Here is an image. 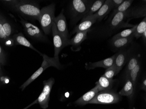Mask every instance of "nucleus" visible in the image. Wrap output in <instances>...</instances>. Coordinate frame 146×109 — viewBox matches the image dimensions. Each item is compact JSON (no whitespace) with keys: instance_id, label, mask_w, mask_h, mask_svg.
Segmentation results:
<instances>
[{"instance_id":"1","label":"nucleus","mask_w":146,"mask_h":109,"mask_svg":"<svg viewBox=\"0 0 146 109\" xmlns=\"http://www.w3.org/2000/svg\"><path fill=\"white\" fill-rule=\"evenodd\" d=\"M70 1V12L71 22L75 24L85 17L94 1L73 0Z\"/></svg>"},{"instance_id":"15","label":"nucleus","mask_w":146,"mask_h":109,"mask_svg":"<svg viewBox=\"0 0 146 109\" xmlns=\"http://www.w3.org/2000/svg\"><path fill=\"white\" fill-rule=\"evenodd\" d=\"M97 86L92 89V90L85 93L82 96L79 98L76 101L75 103L80 105H84L89 104V102L95 97L96 95L99 92Z\"/></svg>"},{"instance_id":"33","label":"nucleus","mask_w":146,"mask_h":109,"mask_svg":"<svg viewBox=\"0 0 146 109\" xmlns=\"http://www.w3.org/2000/svg\"><path fill=\"white\" fill-rule=\"evenodd\" d=\"M123 0H111V4L113 7V9H115L118 8L123 2Z\"/></svg>"},{"instance_id":"29","label":"nucleus","mask_w":146,"mask_h":109,"mask_svg":"<svg viewBox=\"0 0 146 109\" xmlns=\"http://www.w3.org/2000/svg\"><path fill=\"white\" fill-rule=\"evenodd\" d=\"M37 103L39 104L42 108L44 109H46L49 106L50 97L46 96L42 92L39 95L38 99H37Z\"/></svg>"},{"instance_id":"13","label":"nucleus","mask_w":146,"mask_h":109,"mask_svg":"<svg viewBox=\"0 0 146 109\" xmlns=\"http://www.w3.org/2000/svg\"><path fill=\"white\" fill-rule=\"evenodd\" d=\"M88 31L78 32L76 33L73 38L69 39L68 45L72 46L71 48L73 51H79L78 48H79V50L80 49L81 44L87 38Z\"/></svg>"},{"instance_id":"35","label":"nucleus","mask_w":146,"mask_h":109,"mask_svg":"<svg viewBox=\"0 0 146 109\" xmlns=\"http://www.w3.org/2000/svg\"><path fill=\"white\" fill-rule=\"evenodd\" d=\"M142 89L143 90H144L146 91V79H144V80L143 81L142 83L141 86Z\"/></svg>"},{"instance_id":"23","label":"nucleus","mask_w":146,"mask_h":109,"mask_svg":"<svg viewBox=\"0 0 146 109\" xmlns=\"http://www.w3.org/2000/svg\"><path fill=\"white\" fill-rule=\"evenodd\" d=\"M137 25H134L133 27L129 29H125L123 30L122 32L118 33V34L115 35L112 39H115L117 38H125L130 37L133 36V34L137 28Z\"/></svg>"},{"instance_id":"7","label":"nucleus","mask_w":146,"mask_h":109,"mask_svg":"<svg viewBox=\"0 0 146 109\" xmlns=\"http://www.w3.org/2000/svg\"><path fill=\"white\" fill-rule=\"evenodd\" d=\"M53 41L54 47V57L59 56V53L66 46L68 45L69 39L65 38L59 32L57 31L56 27L55 24L54 22L52 27Z\"/></svg>"},{"instance_id":"6","label":"nucleus","mask_w":146,"mask_h":109,"mask_svg":"<svg viewBox=\"0 0 146 109\" xmlns=\"http://www.w3.org/2000/svg\"><path fill=\"white\" fill-rule=\"evenodd\" d=\"M21 23L25 32L29 36L41 41H46V38L37 26L23 19H21Z\"/></svg>"},{"instance_id":"20","label":"nucleus","mask_w":146,"mask_h":109,"mask_svg":"<svg viewBox=\"0 0 146 109\" xmlns=\"http://www.w3.org/2000/svg\"><path fill=\"white\" fill-rule=\"evenodd\" d=\"M134 87L130 79L127 78V81L123 88L119 92V95L123 96H130L133 94Z\"/></svg>"},{"instance_id":"37","label":"nucleus","mask_w":146,"mask_h":109,"mask_svg":"<svg viewBox=\"0 0 146 109\" xmlns=\"http://www.w3.org/2000/svg\"><path fill=\"white\" fill-rule=\"evenodd\" d=\"M37 103V100H36L34 102H33L32 104H30V105H29L28 106H26V107H25V108H24V109H28L29 107H30V106H32L33 105L35 104H36V103Z\"/></svg>"},{"instance_id":"36","label":"nucleus","mask_w":146,"mask_h":109,"mask_svg":"<svg viewBox=\"0 0 146 109\" xmlns=\"http://www.w3.org/2000/svg\"><path fill=\"white\" fill-rule=\"evenodd\" d=\"M142 38L143 40V41H144L145 43H146V30L143 33L141 37Z\"/></svg>"},{"instance_id":"8","label":"nucleus","mask_w":146,"mask_h":109,"mask_svg":"<svg viewBox=\"0 0 146 109\" xmlns=\"http://www.w3.org/2000/svg\"><path fill=\"white\" fill-rule=\"evenodd\" d=\"M113 18L110 24V28L112 29H116L117 28H127V27H133L134 25L129 24L127 22H125L126 19L125 12H119L113 15Z\"/></svg>"},{"instance_id":"39","label":"nucleus","mask_w":146,"mask_h":109,"mask_svg":"<svg viewBox=\"0 0 146 109\" xmlns=\"http://www.w3.org/2000/svg\"><path fill=\"white\" fill-rule=\"evenodd\" d=\"M1 64H0V66H1Z\"/></svg>"},{"instance_id":"21","label":"nucleus","mask_w":146,"mask_h":109,"mask_svg":"<svg viewBox=\"0 0 146 109\" xmlns=\"http://www.w3.org/2000/svg\"><path fill=\"white\" fill-rule=\"evenodd\" d=\"M140 69H141V64L139 62L137 66L130 71V73L129 74L128 76L127 77V78H129L130 79L132 83L133 84L134 91L135 90L136 83H137V79L140 72Z\"/></svg>"},{"instance_id":"25","label":"nucleus","mask_w":146,"mask_h":109,"mask_svg":"<svg viewBox=\"0 0 146 109\" xmlns=\"http://www.w3.org/2000/svg\"><path fill=\"white\" fill-rule=\"evenodd\" d=\"M140 55H134L130 58L129 61L127 65V69H126V77H128L130 71L133 69L140 62Z\"/></svg>"},{"instance_id":"19","label":"nucleus","mask_w":146,"mask_h":109,"mask_svg":"<svg viewBox=\"0 0 146 109\" xmlns=\"http://www.w3.org/2000/svg\"><path fill=\"white\" fill-rule=\"evenodd\" d=\"M113 83V79H108L102 76L96 83V86L99 92L110 91L112 87Z\"/></svg>"},{"instance_id":"22","label":"nucleus","mask_w":146,"mask_h":109,"mask_svg":"<svg viewBox=\"0 0 146 109\" xmlns=\"http://www.w3.org/2000/svg\"><path fill=\"white\" fill-rule=\"evenodd\" d=\"M105 1H104V0L94 1V2H93L92 5L91 6L87 14H86V16H85L84 18L96 14L100 9L102 6L103 5Z\"/></svg>"},{"instance_id":"17","label":"nucleus","mask_w":146,"mask_h":109,"mask_svg":"<svg viewBox=\"0 0 146 109\" xmlns=\"http://www.w3.org/2000/svg\"><path fill=\"white\" fill-rule=\"evenodd\" d=\"M134 36L125 38H117L112 39L111 45L114 49L121 50L127 46L133 41Z\"/></svg>"},{"instance_id":"28","label":"nucleus","mask_w":146,"mask_h":109,"mask_svg":"<svg viewBox=\"0 0 146 109\" xmlns=\"http://www.w3.org/2000/svg\"><path fill=\"white\" fill-rule=\"evenodd\" d=\"M133 1H132V0L124 1L119 6L118 8L114 10L113 13L112 15L115 14L116 13H119V12H125L129 9Z\"/></svg>"},{"instance_id":"32","label":"nucleus","mask_w":146,"mask_h":109,"mask_svg":"<svg viewBox=\"0 0 146 109\" xmlns=\"http://www.w3.org/2000/svg\"><path fill=\"white\" fill-rule=\"evenodd\" d=\"M5 55L3 50L0 46V64L1 65H5Z\"/></svg>"},{"instance_id":"18","label":"nucleus","mask_w":146,"mask_h":109,"mask_svg":"<svg viewBox=\"0 0 146 109\" xmlns=\"http://www.w3.org/2000/svg\"><path fill=\"white\" fill-rule=\"evenodd\" d=\"M11 39L13 40L14 43H15L16 45H22V46L29 48L30 49L34 50L35 51L40 54V53L29 41L28 40L25 38V37L23 36L22 33H19L14 35L11 37Z\"/></svg>"},{"instance_id":"3","label":"nucleus","mask_w":146,"mask_h":109,"mask_svg":"<svg viewBox=\"0 0 146 109\" xmlns=\"http://www.w3.org/2000/svg\"><path fill=\"white\" fill-rule=\"evenodd\" d=\"M55 5L51 4L44 7L41 9L40 15L38 21L42 30L46 35L50 32L55 18Z\"/></svg>"},{"instance_id":"38","label":"nucleus","mask_w":146,"mask_h":109,"mask_svg":"<svg viewBox=\"0 0 146 109\" xmlns=\"http://www.w3.org/2000/svg\"><path fill=\"white\" fill-rule=\"evenodd\" d=\"M0 73H1V66H0Z\"/></svg>"},{"instance_id":"31","label":"nucleus","mask_w":146,"mask_h":109,"mask_svg":"<svg viewBox=\"0 0 146 109\" xmlns=\"http://www.w3.org/2000/svg\"><path fill=\"white\" fill-rule=\"evenodd\" d=\"M1 16L0 15V39L3 40V41H5L7 42V43L8 44L9 41L7 38L5 32H4V29H3V26H2V23H1Z\"/></svg>"},{"instance_id":"26","label":"nucleus","mask_w":146,"mask_h":109,"mask_svg":"<svg viewBox=\"0 0 146 109\" xmlns=\"http://www.w3.org/2000/svg\"><path fill=\"white\" fill-rule=\"evenodd\" d=\"M1 23H2V26H3V29H4V32L5 35L6 36L7 38L8 39L11 40V36L12 34V28L11 25L7 21V20L1 16Z\"/></svg>"},{"instance_id":"14","label":"nucleus","mask_w":146,"mask_h":109,"mask_svg":"<svg viewBox=\"0 0 146 109\" xmlns=\"http://www.w3.org/2000/svg\"><path fill=\"white\" fill-rule=\"evenodd\" d=\"M125 12L127 23L131 19L146 17V6L129 9Z\"/></svg>"},{"instance_id":"12","label":"nucleus","mask_w":146,"mask_h":109,"mask_svg":"<svg viewBox=\"0 0 146 109\" xmlns=\"http://www.w3.org/2000/svg\"><path fill=\"white\" fill-rule=\"evenodd\" d=\"M116 55V53L111 57L95 63H85V69L87 70L95 69L96 68H103L107 69L113 64Z\"/></svg>"},{"instance_id":"24","label":"nucleus","mask_w":146,"mask_h":109,"mask_svg":"<svg viewBox=\"0 0 146 109\" xmlns=\"http://www.w3.org/2000/svg\"><path fill=\"white\" fill-rule=\"evenodd\" d=\"M146 30V17H144L142 21L137 24L136 30L133 34L134 37L137 39L141 37L143 33Z\"/></svg>"},{"instance_id":"30","label":"nucleus","mask_w":146,"mask_h":109,"mask_svg":"<svg viewBox=\"0 0 146 109\" xmlns=\"http://www.w3.org/2000/svg\"><path fill=\"white\" fill-rule=\"evenodd\" d=\"M118 74L116 68L114 65L106 69L105 73L102 76L110 79H112L114 77Z\"/></svg>"},{"instance_id":"27","label":"nucleus","mask_w":146,"mask_h":109,"mask_svg":"<svg viewBox=\"0 0 146 109\" xmlns=\"http://www.w3.org/2000/svg\"><path fill=\"white\" fill-rule=\"evenodd\" d=\"M54 82V79L53 78H51L47 80L43 81L44 87L42 92L48 97H50L51 91Z\"/></svg>"},{"instance_id":"9","label":"nucleus","mask_w":146,"mask_h":109,"mask_svg":"<svg viewBox=\"0 0 146 109\" xmlns=\"http://www.w3.org/2000/svg\"><path fill=\"white\" fill-rule=\"evenodd\" d=\"M64 10L62 9L60 14L55 17L54 21L57 31L66 39H68V31L65 17L64 15Z\"/></svg>"},{"instance_id":"2","label":"nucleus","mask_w":146,"mask_h":109,"mask_svg":"<svg viewBox=\"0 0 146 109\" xmlns=\"http://www.w3.org/2000/svg\"><path fill=\"white\" fill-rule=\"evenodd\" d=\"M40 55L43 57V62L41 66L21 86L20 89H21L22 91L25 90L26 87L33 82L35 79H36L47 68L51 66L55 67L58 69H61L62 68V65L59 60V56L50 57L45 54H42L41 53Z\"/></svg>"},{"instance_id":"11","label":"nucleus","mask_w":146,"mask_h":109,"mask_svg":"<svg viewBox=\"0 0 146 109\" xmlns=\"http://www.w3.org/2000/svg\"><path fill=\"white\" fill-rule=\"evenodd\" d=\"M129 55V51L124 49H121L118 53H116L113 65L116 68L118 74L127 63Z\"/></svg>"},{"instance_id":"34","label":"nucleus","mask_w":146,"mask_h":109,"mask_svg":"<svg viewBox=\"0 0 146 109\" xmlns=\"http://www.w3.org/2000/svg\"><path fill=\"white\" fill-rule=\"evenodd\" d=\"M19 1H2V2L5 3L6 5H8L10 6L11 7V8H13L18 3H19Z\"/></svg>"},{"instance_id":"4","label":"nucleus","mask_w":146,"mask_h":109,"mask_svg":"<svg viewBox=\"0 0 146 109\" xmlns=\"http://www.w3.org/2000/svg\"><path fill=\"white\" fill-rule=\"evenodd\" d=\"M12 9L24 16L38 20L41 9L38 4L34 2L19 1Z\"/></svg>"},{"instance_id":"5","label":"nucleus","mask_w":146,"mask_h":109,"mask_svg":"<svg viewBox=\"0 0 146 109\" xmlns=\"http://www.w3.org/2000/svg\"><path fill=\"white\" fill-rule=\"evenodd\" d=\"M119 100V95L110 91L99 92L89 102L90 104H108L117 103Z\"/></svg>"},{"instance_id":"10","label":"nucleus","mask_w":146,"mask_h":109,"mask_svg":"<svg viewBox=\"0 0 146 109\" xmlns=\"http://www.w3.org/2000/svg\"><path fill=\"white\" fill-rule=\"evenodd\" d=\"M97 17L96 14L83 18L81 23L74 28L71 33L73 34L78 32L88 31L92 25L97 22Z\"/></svg>"},{"instance_id":"16","label":"nucleus","mask_w":146,"mask_h":109,"mask_svg":"<svg viewBox=\"0 0 146 109\" xmlns=\"http://www.w3.org/2000/svg\"><path fill=\"white\" fill-rule=\"evenodd\" d=\"M113 9L111 0H106L100 9L96 13L97 19V22L101 21Z\"/></svg>"}]
</instances>
